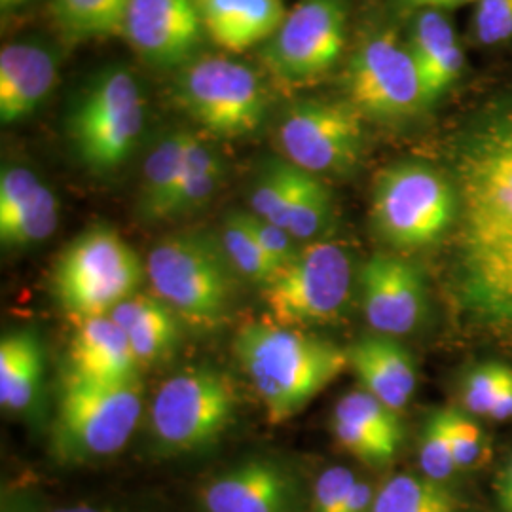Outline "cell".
<instances>
[{"label": "cell", "mask_w": 512, "mask_h": 512, "mask_svg": "<svg viewBox=\"0 0 512 512\" xmlns=\"http://www.w3.org/2000/svg\"><path fill=\"white\" fill-rule=\"evenodd\" d=\"M357 291L372 332L401 338L420 329L429 289L420 268L393 253L368 256L357 272Z\"/></svg>", "instance_id": "cell-15"}, {"label": "cell", "mask_w": 512, "mask_h": 512, "mask_svg": "<svg viewBox=\"0 0 512 512\" xmlns=\"http://www.w3.org/2000/svg\"><path fill=\"white\" fill-rule=\"evenodd\" d=\"M137 384H95L67 374L59 395L52 456L63 465H86L120 454L143 416Z\"/></svg>", "instance_id": "cell-6"}, {"label": "cell", "mask_w": 512, "mask_h": 512, "mask_svg": "<svg viewBox=\"0 0 512 512\" xmlns=\"http://www.w3.org/2000/svg\"><path fill=\"white\" fill-rule=\"evenodd\" d=\"M458 397L478 420H512V366L495 359L469 366L459 378Z\"/></svg>", "instance_id": "cell-28"}, {"label": "cell", "mask_w": 512, "mask_h": 512, "mask_svg": "<svg viewBox=\"0 0 512 512\" xmlns=\"http://www.w3.org/2000/svg\"><path fill=\"white\" fill-rule=\"evenodd\" d=\"M205 37L230 54L264 46L287 16L283 0H196Z\"/></svg>", "instance_id": "cell-23"}, {"label": "cell", "mask_w": 512, "mask_h": 512, "mask_svg": "<svg viewBox=\"0 0 512 512\" xmlns=\"http://www.w3.org/2000/svg\"><path fill=\"white\" fill-rule=\"evenodd\" d=\"M145 122L147 103L137 78L126 67L112 65L93 74L74 95L65 126L80 164L101 175L128 162Z\"/></svg>", "instance_id": "cell-4"}, {"label": "cell", "mask_w": 512, "mask_h": 512, "mask_svg": "<svg viewBox=\"0 0 512 512\" xmlns=\"http://www.w3.org/2000/svg\"><path fill=\"white\" fill-rule=\"evenodd\" d=\"M495 505L499 512H512V456L501 465L494 480Z\"/></svg>", "instance_id": "cell-41"}, {"label": "cell", "mask_w": 512, "mask_h": 512, "mask_svg": "<svg viewBox=\"0 0 512 512\" xmlns=\"http://www.w3.org/2000/svg\"><path fill=\"white\" fill-rule=\"evenodd\" d=\"M109 315L126 332L141 365L171 355L183 338L181 317L156 294H133Z\"/></svg>", "instance_id": "cell-24"}, {"label": "cell", "mask_w": 512, "mask_h": 512, "mask_svg": "<svg viewBox=\"0 0 512 512\" xmlns=\"http://www.w3.org/2000/svg\"><path fill=\"white\" fill-rule=\"evenodd\" d=\"M188 137L190 131L175 129L148 152L137 198L141 219L148 222L164 220L167 203L173 198L183 173Z\"/></svg>", "instance_id": "cell-26"}, {"label": "cell", "mask_w": 512, "mask_h": 512, "mask_svg": "<svg viewBox=\"0 0 512 512\" xmlns=\"http://www.w3.org/2000/svg\"><path fill=\"white\" fill-rule=\"evenodd\" d=\"M147 275L135 249L114 228L95 224L57 256L52 293L57 306L78 323L109 315L137 294Z\"/></svg>", "instance_id": "cell-5"}, {"label": "cell", "mask_w": 512, "mask_h": 512, "mask_svg": "<svg viewBox=\"0 0 512 512\" xmlns=\"http://www.w3.org/2000/svg\"><path fill=\"white\" fill-rule=\"evenodd\" d=\"M122 37L156 69H183L200 52L205 29L196 0H131Z\"/></svg>", "instance_id": "cell-16"}, {"label": "cell", "mask_w": 512, "mask_h": 512, "mask_svg": "<svg viewBox=\"0 0 512 512\" xmlns=\"http://www.w3.org/2000/svg\"><path fill=\"white\" fill-rule=\"evenodd\" d=\"M380 484L359 476L342 512H372Z\"/></svg>", "instance_id": "cell-39"}, {"label": "cell", "mask_w": 512, "mask_h": 512, "mask_svg": "<svg viewBox=\"0 0 512 512\" xmlns=\"http://www.w3.org/2000/svg\"><path fill=\"white\" fill-rule=\"evenodd\" d=\"M220 245L226 258L230 260L236 274L264 287L281 268L272 256L268 255L243 219V211L230 213L222 224Z\"/></svg>", "instance_id": "cell-32"}, {"label": "cell", "mask_w": 512, "mask_h": 512, "mask_svg": "<svg viewBox=\"0 0 512 512\" xmlns=\"http://www.w3.org/2000/svg\"><path fill=\"white\" fill-rule=\"evenodd\" d=\"M334 219V198L327 183L296 167L287 232L300 243L323 239Z\"/></svg>", "instance_id": "cell-30"}, {"label": "cell", "mask_w": 512, "mask_h": 512, "mask_svg": "<svg viewBox=\"0 0 512 512\" xmlns=\"http://www.w3.org/2000/svg\"><path fill=\"white\" fill-rule=\"evenodd\" d=\"M131 0H52L57 27L74 40L120 35Z\"/></svg>", "instance_id": "cell-31"}, {"label": "cell", "mask_w": 512, "mask_h": 512, "mask_svg": "<svg viewBox=\"0 0 512 512\" xmlns=\"http://www.w3.org/2000/svg\"><path fill=\"white\" fill-rule=\"evenodd\" d=\"M359 475L346 465L327 467L315 478L310 492V512H342Z\"/></svg>", "instance_id": "cell-37"}, {"label": "cell", "mask_w": 512, "mask_h": 512, "mask_svg": "<svg viewBox=\"0 0 512 512\" xmlns=\"http://www.w3.org/2000/svg\"><path fill=\"white\" fill-rule=\"evenodd\" d=\"M29 2H33V0H0V8H2V12H14L18 8L27 6Z\"/></svg>", "instance_id": "cell-43"}, {"label": "cell", "mask_w": 512, "mask_h": 512, "mask_svg": "<svg viewBox=\"0 0 512 512\" xmlns=\"http://www.w3.org/2000/svg\"><path fill=\"white\" fill-rule=\"evenodd\" d=\"M406 44L420 74L429 107H435L463 76L465 52L446 12L421 10L410 16Z\"/></svg>", "instance_id": "cell-19"}, {"label": "cell", "mask_w": 512, "mask_h": 512, "mask_svg": "<svg viewBox=\"0 0 512 512\" xmlns=\"http://www.w3.org/2000/svg\"><path fill=\"white\" fill-rule=\"evenodd\" d=\"M44 351L37 332H10L0 342V404L6 412H27L42 389Z\"/></svg>", "instance_id": "cell-25"}, {"label": "cell", "mask_w": 512, "mask_h": 512, "mask_svg": "<svg viewBox=\"0 0 512 512\" xmlns=\"http://www.w3.org/2000/svg\"><path fill=\"white\" fill-rule=\"evenodd\" d=\"M349 0H300L262 50L277 88L300 90L329 76L348 42Z\"/></svg>", "instance_id": "cell-13"}, {"label": "cell", "mask_w": 512, "mask_h": 512, "mask_svg": "<svg viewBox=\"0 0 512 512\" xmlns=\"http://www.w3.org/2000/svg\"><path fill=\"white\" fill-rule=\"evenodd\" d=\"M238 412L232 380L211 366L167 378L150 404V435L162 456H192L211 448Z\"/></svg>", "instance_id": "cell-8"}, {"label": "cell", "mask_w": 512, "mask_h": 512, "mask_svg": "<svg viewBox=\"0 0 512 512\" xmlns=\"http://www.w3.org/2000/svg\"><path fill=\"white\" fill-rule=\"evenodd\" d=\"M141 363L126 332L110 315L78 323L69 348V374L95 384H137Z\"/></svg>", "instance_id": "cell-22"}, {"label": "cell", "mask_w": 512, "mask_h": 512, "mask_svg": "<svg viewBox=\"0 0 512 512\" xmlns=\"http://www.w3.org/2000/svg\"><path fill=\"white\" fill-rule=\"evenodd\" d=\"M370 222L393 251L439 245L458 222V192L450 173L421 160L385 165L372 184Z\"/></svg>", "instance_id": "cell-3"}, {"label": "cell", "mask_w": 512, "mask_h": 512, "mask_svg": "<svg viewBox=\"0 0 512 512\" xmlns=\"http://www.w3.org/2000/svg\"><path fill=\"white\" fill-rule=\"evenodd\" d=\"M330 431L349 456L370 469H382L393 463L404 442L399 412L363 387L351 389L334 404Z\"/></svg>", "instance_id": "cell-17"}, {"label": "cell", "mask_w": 512, "mask_h": 512, "mask_svg": "<svg viewBox=\"0 0 512 512\" xmlns=\"http://www.w3.org/2000/svg\"><path fill=\"white\" fill-rule=\"evenodd\" d=\"M59 224V200L29 167L6 165L0 173V243L21 251L50 238Z\"/></svg>", "instance_id": "cell-18"}, {"label": "cell", "mask_w": 512, "mask_h": 512, "mask_svg": "<svg viewBox=\"0 0 512 512\" xmlns=\"http://www.w3.org/2000/svg\"><path fill=\"white\" fill-rule=\"evenodd\" d=\"M57 80L54 52L31 40L6 44L0 52V120L12 126L27 120L46 101Z\"/></svg>", "instance_id": "cell-20"}, {"label": "cell", "mask_w": 512, "mask_h": 512, "mask_svg": "<svg viewBox=\"0 0 512 512\" xmlns=\"http://www.w3.org/2000/svg\"><path fill=\"white\" fill-rule=\"evenodd\" d=\"M234 274L220 241L202 234L169 236L148 253L154 294L198 327H215L226 319L236 291Z\"/></svg>", "instance_id": "cell-7"}, {"label": "cell", "mask_w": 512, "mask_h": 512, "mask_svg": "<svg viewBox=\"0 0 512 512\" xmlns=\"http://www.w3.org/2000/svg\"><path fill=\"white\" fill-rule=\"evenodd\" d=\"M234 353L272 425L293 420L346 368V348L277 323H249Z\"/></svg>", "instance_id": "cell-2"}, {"label": "cell", "mask_w": 512, "mask_h": 512, "mask_svg": "<svg viewBox=\"0 0 512 512\" xmlns=\"http://www.w3.org/2000/svg\"><path fill=\"white\" fill-rule=\"evenodd\" d=\"M48 512H120L114 509H105V507H95V505H69V507H55Z\"/></svg>", "instance_id": "cell-42"}, {"label": "cell", "mask_w": 512, "mask_h": 512, "mask_svg": "<svg viewBox=\"0 0 512 512\" xmlns=\"http://www.w3.org/2000/svg\"><path fill=\"white\" fill-rule=\"evenodd\" d=\"M202 512H306L310 494L293 465L253 456L209 476L198 488Z\"/></svg>", "instance_id": "cell-14"}, {"label": "cell", "mask_w": 512, "mask_h": 512, "mask_svg": "<svg viewBox=\"0 0 512 512\" xmlns=\"http://www.w3.org/2000/svg\"><path fill=\"white\" fill-rule=\"evenodd\" d=\"M444 420L459 473H469L482 465L488 452V437L478 418L461 406H444Z\"/></svg>", "instance_id": "cell-35"}, {"label": "cell", "mask_w": 512, "mask_h": 512, "mask_svg": "<svg viewBox=\"0 0 512 512\" xmlns=\"http://www.w3.org/2000/svg\"><path fill=\"white\" fill-rule=\"evenodd\" d=\"M391 2L399 12L412 16L421 10L450 12V10H456L465 4H475L476 0H391Z\"/></svg>", "instance_id": "cell-40"}, {"label": "cell", "mask_w": 512, "mask_h": 512, "mask_svg": "<svg viewBox=\"0 0 512 512\" xmlns=\"http://www.w3.org/2000/svg\"><path fill=\"white\" fill-rule=\"evenodd\" d=\"M353 283L355 270L348 249L317 239L302 245L296 258L260 289L274 323L302 329L340 319L351 302Z\"/></svg>", "instance_id": "cell-9"}, {"label": "cell", "mask_w": 512, "mask_h": 512, "mask_svg": "<svg viewBox=\"0 0 512 512\" xmlns=\"http://www.w3.org/2000/svg\"><path fill=\"white\" fill-rule=\"evenodd\" d=\"M296 165L285 158L268 160L260 167L251 188V213L287 230L293 200Z\"/></svg>", "instance_id": "cell-33"}, {"label": "cell", "mask_w": 512, "mask_h": 512, "mask_svg": "<svg viewBox=\"0 0 512 512\" xmlns=\"http://www.w3.org/2000/svg\"><path fill=\"white\" fill-rule=\"evenodd\" d=\"M275 141L287 162L311 175L348 177L365 156V118L346 99H298L281 114Z\"/></svg>", "instance_id": "cell-12"}, {"label": "cell", "mask_w": 512, "mask_h": 512, "mask_svg": "<svg viewBox=\"0 0 512 512\" xmlns=\"http://www.w3.org/2000/svg\"><path fill=\"white\" fill-rule=\"evenodd\" d=\"M346 355L361 387L395 412H403L414 397L418 372L412 353L399 338L372 332L349 344Z\"/></svg>", "instance_id": "cell-21"}, {"label": "cell", "mask_w": 512, "mask_h": 512, "mask_svg": "<svg viewBox=\"0 0 512 512\" xmlns=\"http://www.w3.org/2000/svg\"><path fill=\"white\" fill-rule=\"evenodd\" d=\"M224 177V164L217 150L207 145L198 135L190 133L186 156H184L183 173L175 188L173 198L167 203L164 220L186 217L215 196L217 188Z\"/></svg>", "instance_id": "cell-27"}, {"label": "cell", "mask_w": 512, "mask_h": 512, "mask_svg": "<svg viewBox=\"0 0 512 512\" xmlns=\"http://www.w3.org/2000/svg\"><path fill=\"white\" fill-rule=\"evenodd\" d=\"M469 37L478 48H497L512 40V0H476Z\"/></svg>", "instance_id": "cell-36"}, {"label": "cell", "mask_w": 512, "mask_h": 512, "mask_svg": "<svg viewBox=\"0 0 512 512\" xmlns=\"http://www.w3.org/2000/svg\"><path fill=\"white\" fill-rule=\"evenodd\" d=\"M344 99L365 120L404 124L431 109L406 38L393 29L374 31L349 55Z\"/></svg>", "instance_id": "cell-11"}, {"label": "cell", "mask_w": 512, "mask_h": 512, "mask_svg": "<svg viewBox=\"0 0 512 512\" xmlns=\"http://www.w3.org/2000/svg\"><path fill=\"white\" fill-rule=\"evenodd\" d=\"M243 219L247 222L249 230L253 232L256 241L260 243V247L272 256L281 268L285 264H289L300 253V249H302V245H298L300 241L294 239L285 228L272 224L268 220L260 219L251 211L243 213Z\"/></svg>", "instance_id": "cell-38"}, {"label": "cell", "mask_w": 512, "mask_h": 512, "mask_svg": "<svg viewBox=\"0 0 512 512\" xmlns=\"http://www.w3.org/2000/svg\"><path fill=\"white\" fill-rule=\"evenodd\" d=\"M372 512H467L452 486L421 473H397L378 488Z\"/></svg>", "instance_id": "cell-29"}, {"label": "cell", "mask_w": 512, "mask_h": 512, "mask_svg": "<svg viewBox=\"0 0 512 512\" xmlns=\"http://www.w3.org/2000/svg\"><path fill=\"white\" fill-rule=\"evenodd\" d=\"M173 95L192 122L228 139L256 131L270 105L260 74L224 55H202L184 65Z\"/></svg>", "instance_id": "cell-10"}, {"label": "cell", "mask_w": 512, "mask_h": 512, "mask_svg": "<svg viewBox=\"0 0 512 512\" xmlns=\"http://www.w3.org/2000/svg\"><path fill=\"white\" fill-rule=\"evenodd\" d=\"M458 192L452 294L475 329L512 338V92L488 103L452 145Z\"/></svg>", "instance_id": "cell-1"}, {"label": "cell", "mask_w": 512, "mask_h": 512, "mask_svg": "<svg viewBox=\"0 0 512 512\" xmlns=\"http://www.w3.org/2000/svg\"><path fill=\"white\" fill-rule=\"evenodd\" d=\"M418 463L420 473L440 484H452L459 473L452 444L448 439V429L444 420V406L431 410L421 429L420 446H418Z\"/></svg>", "instance_id": "cell-34"}]
</instances>
